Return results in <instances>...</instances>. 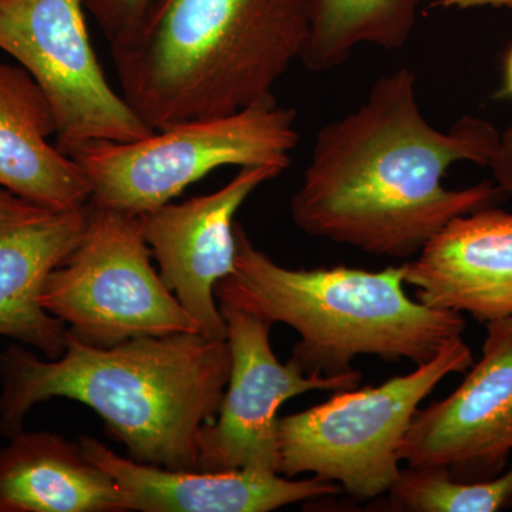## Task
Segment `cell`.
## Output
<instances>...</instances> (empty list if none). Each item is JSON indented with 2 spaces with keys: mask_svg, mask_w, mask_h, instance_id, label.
<instances>
[{
  "mask_svg": "<svg viewBox=\"0 0 512 512\" xmlns=\"http://www.w3.org/2000/svg\"><path fill=\"white\" fill-rule=\"evenodd\" d=\"M89 204L57 210L0 187V336L63 355L67 326L40 303L47 276L79 244Z\"/></svg>",
  "mask_w": 512,
  "mask_h": 512,
  "instance_id": "7c38bea8",
  "label": "cell"
},
{
  "mask_svg": "<svg viewBox=\"0 0 512 512\" xmlns=\"http://www.w3.org/2000/svg\"><path fill=\"white\" fill-rule=\"evenodd\" d=\"M498 140L497 128L478 117L434 127L421 111L416 74L400 67L379 77L359 107L320 128L292 220L311 237L410 258L447 222L504 192L488 181L461 190L443 184L454 164L487 167Z\"/></svg>",
  "mask_w": 512,
  "mask_h": 512,
  "instance_id": "6da1fadb",
  "label": "cell"
},
{
  "mask_svg": "<svg viewBox=\"0 0 512 512\" xmlns=\"http://www.w3.org/2000/svg\"><path fill=\"white\" fill-rule=\"evenodd\" d=\"M485 325L480 360L453 393L417 410L400 461L467 483L503 473L512 453V318Z\"/></svg>",
  "mask_w": 512,
  "mask_h": 512,
  "instance_id": "30bf717a",
  "label": "cell"
},
{
  "mask_svg": "<svg viewBox=\"0 0 512 512\" xmlns=\"http://www.w3.org/2000/svg\"><path fill=\"white\" fill-rule=\"evenodd\" d=\"M473 365L460 338L412 373L377 387L336 392L328 402L278 420L279 474L311 473L357 500L382 497L400 476V444L420 404L441 380Z\"/></svg>",
  "mask_w": 512,
  "mask_h": 512,
  "instance_id": "8992f818",
  "label": "cell"
},
{
  "mask_svg": "<svg viewBox=\"0 0 512 512\" xmlns=\"http://www.w3.org/2000/svg\"><path fill=\"white\" fill-rule=\"evenodd\" d=\"M421 0H313L302 63L315 73L348 62L360 46L400 50L416 28Z\"/></svg>",
  "mask_w": 512,
  "mask_h": 512,
  "instance_id": "e0dca14e",
  "label": "cell"
},
{
  "mask_svg": "<svg viewBox=\"0 0 512 512\" xmlns=\"http://www.w3.org/2000/svg\"><path fill=\"white\" fill-rule=\"evenodd\" d=\"M235 242L234 271L215 285L218 303L295 329L301 340L291 359L305 375H348L360 355L423 365L466 330L461 313L407 296L403 265L377 272L343 265L289 269L256 248L239 224Z\"/></svg>",
  "mask_w": 512,
  "mask_h": 512,
  "instance_id": "277c9868",
  "label": "cell"
},
{
  "mask_svg": "<svg viewBox=\"0 0 512 512\" xmlns=\"http://www.w3.org/2000/svg\"><path fill=\"white\" fill-rule=\"evenodd\" d=\"M0 512H128L123 491L79 441L20 431L0 450Z\"/></svg>",
  "mask_w": 512,
  "mask_h": 512,
  "instance_id": "2e32d148",
  "label": "cell"
},
{
  "mask_svg": "<svg viewBox=\"0 0 512 512\" xmlns=\"http://www.w3.org/2000/svg\"><path fill=\"white\" fill-rule=\"evenodd\" d=\"M495 184L504 192H512V126L500 133L497 148L488 161Z\"/></svg>",
  "mask_w": 512,
  "mask_h": 512,
  "instance_id": "ffe728a7",
  "label": "cell"
},
{
  "mask_svg": "<svg viewBox=\"0 0 512 512\" xmlns=\"http://www.w3.org/2000/svg\"><path fill=\"white\" fill-rule=\"evenodd\" d=\"M56 131L42 87L22 66L0 62V187L57 210L83 207L92 188L82 167L50 143Z\"/></svg>",
  "mask_w": 512,
  "mask_h": 512,
  "instance_id": "9a60e30c",
  "label": "cell"
},
{
  "mask_svg": "<svg viewBox=\"0 0 512 512\" xmlns=\"http://www.w3.org/2000/svg\"><path fill=\"white\" fill-rule=\"evenodd\" d=\"M403 268L429 308L484 323L512 318V212L488 205L453 218Z\"/></svg>",
  "mask_w": 512,
  "mask_h": 512,
  "instance_id": "4fadbf2b",
  "label": "cell"
},
{
  "mask_svg": "<svg viewBox=\"0 0 512 512\" xmlns=\"http://www.w3.org/2000/svg\"><path fill=\"white\" fill-rule=\"evenodd\" d=\"M497 97L512 100V47L508 50L507 57H505L503 83H501Z\"/></svg>",
  "mask_w": 512,
  "mask_h": 512,
  "instance_id": "7402d4cb",
  "label": "cell"
},
{
  "mask_svg": "<svg viewBox=\"0 0 512 512\" xmlns=\"http://www.w3.org/2000/svg\"><path fill=\"white\" fill-rule=\"evenodd\" d=\"M218 305L227 323L231 373L217 417L198 437V470L279 474V407L315 390L357 389L362 375L312 376L292 359L282 365L269 342L271 323L239 306Z\"/></svg>",
  "mask_w": 512,
  "mask_h": 512,
  "instance_id": "9c48e42d",
  "label": "cell"
},
{
  "mask_svg": "<svg viewBox=\"0 0 512 512\" xmlns=\"http://www.w3.org/2000/svg\"><path fill=\"white\" fill-rule=\"evenodd\" d=\"M151 259L138 215L89 202L83 237L47 276L40 303L73 336L100 348L198 332Z\"/></svg>",
  "mask_w": 512,
  "mask_h": 512,
  "instance_id": "52a82bcc",
  "label": "cell"
},
{
  "mask_svg": "<svg viewBox=\"0 0 512 512\" xmlns=\"http://www.w3.org/2000/svg\"><path fill=\"white\" fill-rule=\"evenodd\" d=\"M373 507L399 512H497L512 508V467L490 480L457 481L446 468L412 467Z\"/></svg>",
  "mask_w": 512,
  "mask_h": 512,
  "instance_id": "ac0fdd59",
  "label": "cell"
},
{
  "mask_svg": "<svg viewBox=\"0 0 512 512\" xmlns=\"http://www.w3.org/2000/svg\"><path fill=\"white\" fill-rule=\"evenodd\" d=\"M84 10L83 0H0V50L42 87L55 111L56 146L69 157L92 141L154 133L110 86Z\"/></svg>",
  "mask_w": 512,
  "mask_h": 512,
  "instance_id": "ba28073f",
  "label": "cell"
},
{
  "mask_svg": "<svg viewBox=\"0 0 512 512\" xmlns=\"http://www.w3.org/2000/svg\"><path fill=\"white\" fill-rule=\"evenodd\" d=\"M284 173L275 165L244 167L211 194L167 202L140 217L161 279L208 339L227 340L215 285L234 271L235 214L252 192Z\"/></svg>",
  "mask_w": 512,
  "mask_h": 512,
  "instance_id": "8fae6325",
  "label": "cell"
},
{
  "mask_svg": "<svg viewBox=\"0 0 512 512\" xmlns=\"http://www.w3.org/2000/svg\"><path fill=\"white\" fill-rule=\"evenodd\" d=\"M77 441L119 484L128 512H269L343 491L319 476L292 480L249 470H168L121 457L93 437Z\"/></svg>",
  "mask_w": 512,
  "mask_h": 512,
  "instance_id": "5bb4252c",
  "label": "cell"
},
{
  "mask_svg": "<svg viewBox=\"0 0 512 512\" xmlns=\"http://www.w3.org/2000/svg\"><path fill=\"white\" fill-rule=\"evenodd\" d=\"M158 0H83L109 43L130 35L147 18Z\"/></svg>",
  "mask_w": 512,
  "mask_h": 512,
  "instance_id": "d6986e66",
  "label": "cell"
},
{
  "mask_svg": "<svg viewBox=\"0 0 512 512\" xmlns=\"http://www.w3.org/2000/svg\"><path fill=\"white\" fill-rule=\"evenodd\" d=\"M231 362L228 340L198 332L100 348L67 330L57 359L13 345L0 355V433L16 436L36 404L64 397L99 414L131 460L198 471V437L217 417Z\"/></svg>",
  "mask_w": 512,
  "mask_h": 512,
  "instance_id": "7a4b0ae2",
  "label": "cell"
},
{
  "mask_svg": "<svg viewBox=\"0 0 512 512\" xmlns=\"http://www.w3.org/2000/svg\"><path fill=\"white\" fill-rule=\"evenodd\" d=\"M313 0H158L110 43L121 96L148 127L227 116L274 97L301 60Z\"/></svg>",
  "mask_w": 512,
  "mask_h": 512,
  "instance_id": "3957f363",
  "label": "cell"
},
{
  "mask_svg": "<svg viewBox=\"0 0 512 512\" xmlns=\"http://www.w3.org/2000/svg\"><path fill=\"white\" fill-rule=\"evenodd\" d=\"M444 8L471 9V8H512V0H440Z\"/></svg>",
  "mask_w": 512,
  "mask_h": 512,
  "instance_id": "44dd1931",
  "label": "cell"
},
{
  "mask_svg": "<svg viewBox=\"0 0 512 512\" xmlns=\"http://www.w3.org/2000/svg\"><path fill=\"white\" fill-rule=\"evenodd\" d=\"M296 111L275 97L227 116L173 124L137 141H92L73 151L86 174L90 204L141 215L229 165L286 170L298 146Z\"/></svg>",
  "mask_w": 512,
  "mask_h": 512,
  "instance_id": "5b68a950",
  "label": "cell"
}]
</instances>
